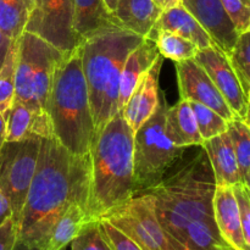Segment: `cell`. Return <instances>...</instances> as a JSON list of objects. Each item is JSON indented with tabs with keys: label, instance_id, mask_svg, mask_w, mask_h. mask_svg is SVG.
<instances>
[{
	"label": "cell",
	"instance_id": "6da1fadb",
	"mask_svg": "<svg viewBox=\"0 0 250 250\" xmlns=\"http://www.w3.org/2000/svg\"><path fill=\"white\" fill-rule=\"evenodd\" d=\"M90 173V154L76 155L55 137L41 138L37 170L17 225L14 250H44L51 229L71 205L87 209Z\"/></svg>",
	"mask_w": 250,
	"mask_h": 250
},
{
	"label": "cell",
	"instance_id": "7a4b0ae2",
	"mask_svg": "<svg viewBox=\"0 0 250 250\" xmlns=\"http://www.w3.org/2000/svg\"><path fill=\"white\" fill-rule=\"evenodd\" d=\"M214 172L203 149L185 164H176L159 185L144 190L153 200L156 217L178 250L188 225L199 220L215 221L212 199ZM141 194V193H139Z\"/></svg>",
	"mask_w": 250,
	"mask_h": 250
},
{
	"label": "cell",
	"instance_id": "3957f363",
	"mask_svg": "<svg viewBox=\"0 0 250 250\" xmlns=\"http://www.w3.org/2000/svg\"><path fill=\"white\" fill-rule=\"evenodd\" d=\"M134 132L121 114L112 117L99 132L90 160V189L87 211L98 221L136 195Z\"/></svg>",
	"mask_w": 250,
	"mask_h": 250
},
{
	"label": "cell",
	"instance_id": "277c9868",
	"mask_svg": "<svg viewBox=\"0 0 250 250\" xmlns=\"http://www.w3.org/2000/svg\"><path fill=\"white\" fill-rule=\"evenodd\" d=\"M54 137L76 155H89L97 139L81 45L65 54L54 72L48 100Z\"/></svg>",
	"mask_w": 250,
	"mask_h": 250
},
{
	"label": "cell",
	"instance_id": "5b68a950",
	"mask_svg": "<svg viewBox=\"0 0 250 250\" xmlns=\"http://www.w3.org/2000/svg\"><path fill=\"white\" fill-rule=\"evenodd\" d=\"M143 41L144 37L115 26L81 44L82 68L97 136L119 114L122 67L128 54Z\"/></svg>",
	"mask_w": 250,
	"mask_h": 250
},
{
	"label": "cell",
	"instance_id": "8992f818",
	"mask_svg": "<svg viewBox=\"0 0 250 250\" xmlns=\"http://www.w3.org/2000/svg\"><path fill=\"white\" fill-rule=\"evenodd\" d=\"M15 100L48 114L55 68L65 54L41 37L24 31L17 39Z\"/></svg>",
	"mask_w": 250,
	"mask_h": 250
},
{
	"label": "cell",
	"instance_id": "52a82bcc",
	"mask_svg": "<svg viewBox=\"0 0 250 250\" xmlns=\"http://www.w3.org/2000/svg\"><path fill=\"white\" fill-rule=\"evenodd\" d=\"M166 102L160 95L153 116L134 133L133 163L136 195L155 187L182 159L186 148L176 146L165 129Z\"/></svg>",
	"mask_w": 250,
	"mask_h": 250
},
{
	"label": "cell",
	"instance_id": "ba28073f",
	"mask_svg": "<svg viewBox=\"0 0 250 250\" xmlns=\"http://www.w3.org/2000/svg\"><path fill=\"white\" fill-rule=\"evenodd\" d=\"M41 138L5 142L0 151V189L11 203L14 219L19 225L27 193L37 170Z\"/></svg>",
	"mask_w": 250,
	"mask_h": 250
},
{
	"label": "cell",
	"instance_id": "9c48e42d",
	"mask_svg": "<svg viewBox=\"0 0 250 250\" xmlns=\"http://www.w3.org/2000/svg\"><path fill=\"white\" fill-rule=\"evenodd\" d=\"M103 219L111 222L143 250H178L159 222L153 200L146 193L134 195Z\"/></svg>",
	"mask_w": 250,
	"mask_h": 250
},
{
	"label": "cell",
	"instance_id": "30bf717a",
	"mask_svg": "<svg viewBox=\"0 0 250 250\" xmlns=\"http://www.w3.org/2000/svg\"><path fill=\"white\" fill-rule=\"evenodd\" d=\"M75 0H34L24 31L41 37L63 54L82 44L73 28Z\"/></svg>",
	"mask_w": 250,
	"mask_h": 250
},
{
	"label": "cell",
	"instance_id": "8fae6325",
	"mask_svg": "<svg viewBox=\"0 0 250 250\" xmlns=\"http://www.w3.org/2000/svg\"><path fill=\"white\" fill-rule=\"evenodd\" d=\"M194 59L207 71L237 119L243 120L248 109L247 93L229 56L214 44L207 49H200Z\"/></svg>",
	"mask_w": 250,
	"mask_h": 250
},
{
	"label": "cell",
	"instance_id": "7c38bea8",
	"mask_svg": "<svg viewBox=\"0 0 250 250\" xmlns=\"http://www.w3.org/2000/svg\"><path fill=\"white\" fill-rule=\"evenodd\" d=\"M175 67L181 99L205 105L229 122L237 119L207 71L195 59L176 62Z\"/></svg>",
	"mask_w": 250,
	"mask_h": 250
},
{
	"label": "cell",
	"instance_id": "4fadbf2b",
	"mask_svg": "<svg viewBox=\"0 0 250 250\" xmlns=\"http://www.w3.org/2000/svg\"><path fill=\"white\" fill-rule=\"evenodd\" d=\"M182 5L202 24L215 45L231 55L239 34L221 0H182Z\"/></svg>",
	"mask_w": 250,
	"mask_h": 250
},
{
	"label": "cell",
	"instance_id": "5bb4252c",
	"mask_svg": "<svg viewBox=\"0 0 250 250\" xmlns=\"http://www.w3.org/2000/svg\"><path fill=\"white\" fill-rule=\"evenodd\" d=\"M163 62L164 56L159 55L155 62L141 78L138 85L121 111V115L134 133L142 125L146 124L153 116L158 107L161 95L159 89V80Z\"/></svg>",
	"mask_w": 250,
	"mask_h": 250
},
{
	"label": "cell",
	"instance_id": "9a60e30c",
	"mask_svg": "<svg viewBox=\"0 0 250 250\" xmlns=\"http://www.w3.org/2000/svg\"><path fill=\"white\" fill-rule=\"evenodd\" d=\"M214 217L225 243L232 250H247L241 226V214L233 187L216 186L212 199Z\"/></svg>",
	"mask_w": 250,
	"mask_h": 250
},
{
	"label": "cell",
	"instance_id": "2e32d148",
	"mask_svg": "<svg viewBox=\"0 0 250 250\" xmlns=\"http://www.w3.org/2000/svg\"><path fill=\"white\" fill-rule=\"evenodd\" d=\"M54 137L50 117L46 112L34 111L19 100H14L6 117V142H19L28 137Z\"/></svg>",
	"mask_w": 250,
	"mask_h": 250
},
{
	"label": "cell",
	"instance_id": "e0dca14e",
	"mask_svg": "<svg viewBox=\"0 0 250 250\" xmlns=\"http://www.w3.org/2000/svg\"><path fill=\"white\" fill-rule=\"evenodd\" d=\"M159 55L160 53L158 46L151 38H144V41L128 54L120 78L119 114H121L141 78L155 62Z\"/></svg>",
	"mask_w": 250,
	"mask_h": 250
},
{
	"label": "cell",
	"instance_id": "ac0fdd59",
	"mask_svg": "<svg viewBox=\"0 0 250 250\" xmlns=\"http://www.w3.org/2000/svg\"><path fill=\"white\" fill-rule=\"evenodd\" d=\"M202 148L210 161L216 186L233 187L238 183H243L229 132L204 141Z\"/></svg>",
	"mask_w": 250,
	"mask_h": 250
},
{
	"label": "cell",
	"instance_id": "d6986e66",
	"mask_svg": "<svg viewBox=\"0 0 250 250\" xmlns=\"http://www.w3.org/2000/svg\"><path fill=\"white\" fill-rule=\"evenodd\" d=\"M161 12L153 0H119L112 16L119 27L146 38Z\"/></svg>",
	"mask_w": 250,
	"mask_h": 250
},
{
	"label": "cell",
	"instance_id": "ffe728a7",
	"mask_svg": "<svg viewBox=\"0 0 250 250\" xmlns=\"http://www.w3.org/2000/svg\"><path fill=\"white\" fill-rule=\"evenodd\" d=\"M165 129L176 146H202L204 142L199 133L194 112L187 100L181 99L176 105L167 107Z\"/></svg>",
	"mask_w": 250,
	"mask_h": 250
},
{
	"label": "cell",
	"instance_id": "44dd1931",
	"mask_svg": "<svg viewBox=\"0 0 250 250\" xmlns=\"http://www.w3.org/2000/svg\"><path fill=\"white\" fill-rule=\"evenodd\" d=\"M153 29L173 32L178 36L192 41L199 49H207L214 45V42L210 38L208 32L183 5L164 10L154 24Z\"/></svg>",
	"mask_w": 250,
	"mask_h": 250
},
{
	"label": "cell",
	"instance_id": "7402d4cb",
	"mask_svg": "<svg viewBox=\"0 0 250 250\" xmlns=\"http://www.w3.org/2000/svg\"><path fill=\"white\" fill-rule=\"evenodd\" d=\"M115 26L116 22L104 0H75L73 28L82 43Z\"/></svg>",
	"mask_w": 250,
	"mask_h": 250
},
{
	"label": "cell",
	"instance_id": "603a6c76",
	"mask_svg": "<svg viewBox=\"0 0 250 250\" xmlns=\"http://www.w3.org/2000/svg\"><path fill=\"white\" fill-rule=\"evenodd\" d=\"M90 221L83 205H71L51 229L44 250H63Z\"/></svg>",
	"mask_w": 250,
	"mask_h": 250
},
{
	"label": "cell",
	"instance_id": "cb8c5ba5",
	"mask_svg": "<svg viewBox=\"0 0 250 250\" xmlns=\"http://www.w3.org/2000/svg\"><path fill=\"white\" fill-rule=\"evenodd\" d=\"M34 0H0V31L16 41L26 29Z\"/></svg>",
	"mask_w": 250,
	"mask_h": 250
},
{
	"label": "cell",
	"instance_id": "d4e9b609",
	"mask_svg": "<svg viewBox=\"0 0 250 250\" xmlns=\"http://www.w3.org/2000/svg\"><path fill=\"white\" fill-rule=\"evenodd\" d=\"M155 42L158 50L164 59H170L175 62L194 59L200 50L197 44L189 39L181 37L170 31H151L149 37Z\"/></svg>",
	"mask_w": 250,
	"mask_h": 250
},
{
	"label": "cell",
	"instance_id": "484cf974",
	"mask_svg": "<svg viewBox=\"0 0 250 250\" xmlns=\"http://www.w3.org/2000/svg\"><path fill=\"white\" fill-rule=\"evenodd\" d=\"M19 43L12 42L6 59L0 68V114L6 119L15 100V73Z\"/></svg>",
	"mask_w": 250,
	"mask_h": 250
},
{
	"label": "cell",
	"instance_id": "4316f807",
	"mask_svg": "<svg viewBox=\"0 0 250 250\" xmlns=\"http://www.w3.org/2000/svg\"><path fill=\"white\" fill-rule=\"evenodd\" d=\"M227 132L231 137L232 146L238 161L242 182H244V178L250 168V128L243 120L236 119L229 122Z\"/></svg>",
	"mask_w": 250,
	"mask_h": 250
},
{
	"label": "cell",
	"instance_id": "83f0119b",
	"mask_svg": "<svg viewBox=\"0 0 250 250\" xmlns=\"http://www.w3.org/2000/svg\"><path fill=\"white\" fill-rule=\"evenodd\" d=\"M193 112L197 119L198 128L202 136L203 141H208L210 138L220 136L229 129V121L220 116L215 110L199 104V103L189 102Z\"/></svg>",
	"mask_w": 250,
	"mask_h": 250
},
{
	"label": "cell",
	"instance_id": "f1b7e54d",
	"mask_svg": "<svg viewBox=\"0 0 250 250\" xmlns=\"http://www.w3.org/2000/svg\"><path fill=\"white\" fill-rule=\"evenodd\" d=\"M229 60L247 93V81L250 77V31L239 34Z\"/></svg>",
	"mask_w": 250,
	"mask_h": 250
},
{
	"label": "cell",
	"instance_id": "f546056e",
	"mask_svg": "<svg viewBox=\"0 0 250 250\" xmlns=\"http://www.w3.org/2000/svg\"><path fill=\"white\" fill-rule=\"evenodd\" d=\"M71 250H112L102 233L98 221L85 225L81 233L71 242Z\"/></svg>",
	"mask_w": 250,
	"mask_h": 250
},
{
	"label": "cell",
	"instance_id": "4dcf8cb0",
	"mask_svg": "<svg viewBox=\"0 0 250 250\" xmlns=\"http://www.w3.org/2000/svg\"><path fill=\"white\" fill-rule=\"evenodd\" d=\"M238 34L249 31L250 0H221Z\"/></svg>",
	"mask_w": 250,
	"mask_h": 250
},
{
	"label": "cell",
	"instance_id": "1f68e13d",
	"mask_svg": "<svg viewBox=\"0 0 250 250\" xmlns=\"http://www.w3.org/2000/svg\"><path fill=\"white\" fill-rule=\"evenodd\" d=\"M99 226L102 233L112 250H143L133 239L120 231L116 226L107 221L106 219L99 220Z\"/></svg>",
	"mask_w": 250,
	"mask_h": 250
},
{
	"label": "cell",
	"instance_id": "d6a6232c",
	"mask_svg": "<svg viewBox=\"0 0 250 250\" xmlns=\"http://www.w3.org/2000/svg\"><path fill=\"white\" fill-rule=\"evenodd\" d=\"M233 192L238 202L244 244L246 249L250 250V195L248 187L244 183H238L233 186Z\"/></svg>",
	"mask_w": 250,
	"mask_h": 250
},
{
	"label": "cell",
	"instance_id": "836d02e7",
	"mask_svg": "<svg viewBox=\"0 0 250 250\" xmlns=\"http://www.w3.org/2000/svg\"><path fill=\"white\" fill-rule=\"evenodd\" d=\"M19 226L14 217L0 226V250H14L17 243Z\"/></svg>",
	"mask_w": 250,
	"mask_h": 250
},
{
	"label": "cell",
	"instance_id": "e575fe53",
	"mask_svg": "<svg viewBox=\"0 0 250 250\" xmlns=\"http://www.w3.org/2000/svg\"><path fill=\"white\" fill-rule=\"evenodd\" d=\"M11 217H14L11 203H10L9 198L4 194V192L0 189V226L4 225Z\"/></svg>",
	"mask_w": 250,
	"mask_h": 250
},
{
	"label": "cell",
	"instance_id": "d590c367",
	"mask_svg": "<svg viewBox=\"0 0 250 250\" xmlns=\"http://www.w3.org/2000/svg\"><path fill=\"white\" fill-rule=\"evenodd\" d=\"M12 42H14L12 39H10L6 34H4L0 31V68H1L5 59H6V55L9 53V49L11 46Z\"/></svg>",
	"mask_w": 250,
	"mask_h": 250
},
{
	"label": "cell",
	"instance_id": "8d00e7d4",
	"mask_svg": "<svg viewBox=\"0 0 250 250\" xmlns=\"http://www.w3.org/2000/svg\"><path fill=\"white\" fill-rule=\"evenodd\" d=\"M161 10H167L170 7L178 6V5H182V0H153Z\"/></svg>",
	"mask_w": 250,
	"mask_h": 250
},
{
	"label": "cell",
	"instance_id": "74e56055",
	"mask_svg": "<svg viewBox=\"0 0 250 250\" xmlns=\"http://www.w3.org/2000/svg\"><path fill=\"white\" fill-rule=\"evenodd\" d=\"M6 142V119L0 114V151Z\"/></svg>",
	"mask_w": 250,
	"mask_h": 250
},
{
	"label": "cell",
	"instance_id": "f35d334b",
	"mask_svg": "<svg viewBox=\"0 0 250 250\" xmlns=\"http://www.w3.org/2000/svg\"><path fill=\"white\" fill-rule=\"evenodd\" d=\"M104 2H105V5H106L107 10H109V11L112 14V12L115 11V9H116L119 0H104Z\"/></svg>",
	"mask_w": 250,
	"mask_h": 250
},
{
	"label": "cell",
	"instance_id": "ab89813d",
	"mask_svg": "<svg viewBox=\"0 0 250 250\" xmlns=\"http://www.w3.org/2000/svg\"><path fill=\"white\" fill-rule=\"evenodd\" d=\"M243 121L246 122L247 126L250 128V105L249 104H248V109H247V114H246V116H244Z\"/></svg>",
	"mask_w": 250,
	"mask_h": 250
},
{
	"label": "cell",
	"instance_id": "60d3db41",
	"mask_svg": "<svg viewBox=\"0 0 250 250\" xmlns=\"http://www.w3.org/2000/svg\"><path fill=\"white\" fill-rule=\"evenodd\" d=\"M243 183L247 186V187H248V189L250 190V168H249L248 173H247L246 178H244V182Z\"/></svg>",
	"mask_w": 250,
	"mask_h": 250
},
{
	"label": "cell",
	"instance_id": "b9f144b4",
	"mask_svg": "<svg viewBox=\"0 0 250 250\" xmlns=\"http://www.w3.org/2000/svg\"><path fill=\"white\" fill-rule=\"evenodd\" d=\"M247 100H248V104L250 105V87L247 90Z\"/></svg>",
	"mask_w": 250,
	"mask_h": 250
},
{
	"label": "cell",
	"instance_id": "7bdbcfd3",
	"mask_svg": "<svg viewBox=\"0 0 250 250\" xmlns=\"http://www.w3.org/2000/svg\"><path fill=\"white\" fill-rule=\"evenodd\" d=\"M249 87H250V77L248 78V81H247V90H248Z\"/></svg>",
	"mask_w": 250,
	"mask_h": 250
},
{
	"label": "cell",
	"instance_id": "ee69618b",
	"mask_svg": "<svg viewBox=\"0 0 250 250\" xmlns=\"http://www.w3.org/2000/svg\"><path fill=\"white\" fill-rule=\"evenodd\" d=\"M249 190V189H248ZM249 195H250V190H249Z\"/></svg>",
	"mask_w": 250,
	"mask_h": 250
},
{
	"label": "cell",
	"instance_id": "f6af8a7d",
	"mask_svg": "<svg viewBox=\"0 0 250 250\" xmlns=\"http://www.w3.org/2000/svg\"><path fill=\"white\" fill-rule=\"evenodd\" d=\"M249 31H250V26H249Z\"/></svg>",
	"mask_w": 250,
	"mask_h": 250
}]
</instances>
